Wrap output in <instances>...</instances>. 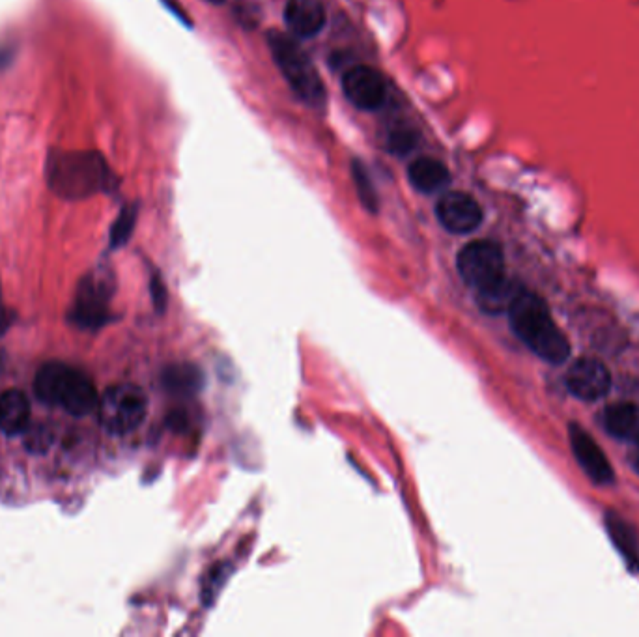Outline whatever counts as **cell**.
<instances>
[{"label": "cell", "mask_w": 639, "mask_h": 637, "mask_svg": "<svg viewBox=\"0 0 639 637\" xmlns=\"http://www.w3.org/2000/svg\"><path fill=\"white\" fill-rule=\"evenodd\" d=\"M352 176H354L355 189H357V195L363 202V206L370 212L376 213V210H378V197H376L374 185H372V180H370L369 170L365 169L359 161H354Z\"/></svg>", "instance_id": "obj_18"}, {"label": "cell", "mask_w": 639, "mask_h": 637, "mask_svg": "<svg viewBox=\"0 0 639 637\" xmlns=\"http://www.w3.org/2000/svg\"><path fill=\"white\" fill-rule=\"evenodd\" d=\"M208 2H212V4H223L225 0H208Z\"/></svg>", "instance_id": "obj_25"}, {"label": "cell", "mask_w": 639, "mask_h": 637, "mask_svg": "<svg viewBox=\"0 0 639 637\" xmlns=\"http://www.w3.org/2000/svg\"><path fill=\"white\" fill-rule=\"evenodd\" d=\"M163 4L171 10L172 14L176 15L180 21H184L187 27H193V23H191V19H189V15L185 14L184 10L176 4V0H163Z\"/></svg>", "instance_id": "obj_22"}, {"label": "cell", "mask_w": 639, "mask_h": 637, "mask_svg": "<svg viewBox=\"0 0 639 637\" xmlns=\"http://www.w3.org/2000/svg\"><path fill=\"white\" fill-rule=\"evenodd\" d=\"M632 466H634V469L639 473V451L634 454V458H632Z\"/></svg>", "instance_id": "obj_24"}, {"label": "cell", "mask_w": 639, "mask_h": 637, "mask_svg": "<svg viewBox=\"0 0 639 637\" xmlns=\"http://www.w3.org/2000/svg\"><path fill=\"white\" fill-rule=\"evenodd\" d=\"M8 326H10V314L2 305V290H0V335L8 329Z\"/></svg>", "instance_id": "obj_23"}, {"label": "cell", "mask_w": 639, "mask_h": 637, "mask_svg": "<svg viewBox=\"0 0 639 637\" xmlns=\"http://www.w3.org/2000/svg\"><path fill=\"white\" fill-rule=\"evenodd\" d=\"M53 441V434L47 426H34L30 428L29 436H27V449L32 453H45L49 449Z\"/></svg>", "instance_id": "obj_21"}, {"label": "cell", "mask_w": 639, "mask_h": 637, "mask_svg": "<svg viewBox=\"0 0 639 637\" xmlns=\"http://www.w3.org/2000/svg\"><path fill=\"white\" fill-rule=\"evenodd\" d=\"M436 215L441 227L453 234H469L483 223L481 204L462 191L447 193L445 197H441L436 206Z\"/></svg>", "instance_id": "obj_10"}, {"label": "cell", "mask_w": 639, "mask_h": 637, "mask_svg": "<svg viewBox=\"0 0 639 637\" xmlns=\"http://www.w3.org/2000/svg\"><path fill=\"white\" fill-rule=\"evenodd\" d=\"M606 525H608L610 538H613L617 550L623 553V557L628 561L630 567H638L639 570L638 540H636L634 531L623 520H619L615 514H608Z\"/></svg>", "instance_id": "obj_16"}, {"label": "cell", "mask_w": 639, "mask_h": 637, "mask_svg": "<svg viewBox=\"0 0 639 637\" xmlns=\"http://www.w3.org/2000/svg\"><path fill=\"white\" fill-rule=\"evenodd\" d=\"M98 413L101 426L109 434L124 436L144 423L148 413V398L141 387L133 383H118L103 393Z\"/></svg>", "instance_id": "obj_6"}, {"label": "cell", "mask_w": 639, "mask_h": 637, "mask_svg": "<svg viewBox=\"0 0 639 637\" xmlns=\"http://www.w3.org/2000/svg\"><path fill=\"white\" fill-rule=\"evenodd\" d=\"M568 438L574 456L578 460V464L582 466L585 475L593 482H597L600 486H610L615 481V473L611 468L608 458L604 451L597 445V441L591 438L589 432H585L582 426L570 425L568 430Z\"/></svg>", "instance_id": "obj_11"}, {"label": "cell", "mask_w": 639, "mask_h": 637, "mask_svg": "<svg viewBox=\"0 0 639 637\" xmlns=\"http://www.w3.org/2000/svg\"><path fill=\"white\" fill-rule=\"evenodd\" d=\"M408 178H410V184L417 191L430 195V193H438L440 189L449 184L451 174H449L447 167L438 159L421 157V159H415L410 165Z\"/></svg>", "instance_id": "obj_15"}, {"label": "cell", "mask_w": 639, "mask_h": 637, "mask_svg": "<svg viewBox=\"0 0 639 637\" xmlns=\"http://www.w3.org/2000/svg\"><path fill=\"white\" fill-rule=\"evenodd\" d=\"M284 21L298 38H314L326 27V8L320 0H288Z\"/></svg>", "instance_id": "obj_12"}, {"label": "cell", "mask_w": 639, "mask_h": 637, "mask_svg": "<svg viewBox=\"0 0 639 637\" xmlns=\"http://www.w3.org/2000/svg\"><path fill=\"white\" fill-rule=\"evenodd\" d=\"M49 189L66 200H83L114 184L113 170L100 152L51 150L45 159Z\"/></svg>", "instance_id": "obj_1"}, {"label": "cell", "mask_w": 639, "mask_h": 637, "mask_svg": "<svg viewBox=\"0 0 639 637\" xmlns=\"http://www.w3.org/2000/svg\"><path fill=\"white\" fill-rule=\"evenodd\" d=\"M565 383L574 397L593 402L610 393L611 374L602 361L595 357H582L568 369Z\"/></svg>", "instance_id": "obj_9"}, {"label": "cell", "mask_w": 639, "mask_h": 637, "mask_svg": "<svg viewBox=\"0 0 639 637\" xmlns=\"http://www.w3.org/2000/svg\"><path fill=\"white\" fill-rule=\"evenodd\" d=\"M200 372L189 365H174L165 370L163 374V385L171 391V393H180L187 395L193 393L195 389H199Z\"/></svg>", "instance_id": "obj_17"}, {"label": "cell", "mask_w": 639, "mask_h": 637, "mask_svg": "<svg viewBox=\"0 0 639 637\" xmlns=\"http://www.w3.org/2000/svg\"><path fill=\"white\" fill-rule=\"evenodd\" d=\"M36 397L49 406H60L73 417H86L98 410L100 397L94 383L83 372L62 363H47L34 382Z\"/></svg>", "instance_id": "obj_3"}, {"label": "cell", "mask_w": 639, "mask_h": 637, "mask_svg": "<svg viewBox=\"0 0 639 637\" xmlns=\"http://www.w3.org/2000/svg\"><path fill=\"white\" fill-rule=\"evenodd\" d=\"M135 223H137V206H124L111 228V247L118 249L124 243H128Z\"/></svg>", "instance_id": "obj_19"}, {"label": "cell", "mask_w": 639, "mask_h": 637, "mask_svg": "<svg viewBox=\"0 0 639 637\" xmlns=\"http://www.w3.org/2000/svg\"><path fill=\"white\" fill-rule=\"evenodd\" d=\"M419 144V135L410 128L393 129L387 137V148L391 154L406 156Z\"/></svg>", "instance_id": "obj_20"}, {"label": "cell", "mask_w": 639, "mask_h": 637, "mask_svg": "<svg viewBox=\"0 0 639 637\" xmlns=\"http://www.w3.org/2000/svg\"><path fill=\"white\" fill-rule=\"evenodd\" d=\"M507 312L512 331L533 354L539 355L540 359L552 365H563L567 361L570 342L567 335L555 324L552 312L544 299L520 288Z\"/></svg>", "instance_id": "obj_2"}, {"label": "cell", "mask_w": 639, "mask_h": 637, "mask_svg": "<svg viewBox=\"0 0 639 637\" xmlns=\"http://www.w3.org/2000/svg\"><path fill=\"white\" fill-rule=\"evenodd\" d=\"M604 426L613 438L638 443L639 406L634 402H617L604 411Z\"/></svg>", "instance_id": "obj_14"}, {"label": "cell", "mask_w": 639, "mask_h": 637, "mask_svg": "<svg viewBox=\"0 0 639 637\" xmlns=\"http://www.w3.org/2000/svg\"><path fill=\"white\" fill-rule=\"evenodd\" d=\"M456 268L464 283L471 286L477 296L497 290L507 283L505 256L496 241L479 240L468 243L458 256Z\"/></svg>", "instance_id": "obj_5"}, {"label": "cell", "mask_w": 639, "mask_h": 637, "mask_svg": "<svg viewBox=\"0 0 639 637\" xmlns=\"http://www.w3.org/2000/svg\"><path fill=\"white\" fill-rule=\"evenodd\" d=\"M113 290V277L107 271L98 269L88 273L77 286L71 320L85 329L103 326L107 320V307Z\"/></svg>", "instance_id": "obj_7"}, {"label": "cell", "mask_w": 639, "mask_h": 637, "mask_svg": "<svg viewBox=\"0 0 639 637\" xmlns=\"http://www.w3.org/2000/svg\"><path fill=\"white\" fill-rule=\"evenodd\" d=\"M29 421V398L23 391L10 389L0 395V430L6 436H19L27 432Z\"/></svg>", "instance_id": "obj_13"}, {"label": "cell", "mask_w": 639, "mask_h": 637, "mask_svg": "<svg viewBox=\"0 0 639 637\" xmlns=\"http://www.w3.org/2000/svg\"><path fill=\"white\" fill-rule=\"evenodd\" d=\"M268 43L277 68L283 73L286 83L298 94L299 100L313 107H322L326 100V88L309 55L281 32L271 30Z\"/></svg>", "instance_id": "obj_4"}, {"label": "cell", "mask_w": 639, "mask_h": 637, "mask_svg": "<svg viewBox=\"0 0 639 637\" xmlns=\"http://www.w3.org/2000/svg\"><path fill=\"white\" fill-rule=\"evenodd\" d=\"M344 96L361 111H378L387 100V85L380 71L355 66L342 77Z\"/></svg>", "instance_id": "obj_8"}]
</instances>
